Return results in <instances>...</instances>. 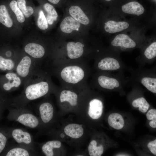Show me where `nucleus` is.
Masks as SVG:
<instances>
[{"mask_svg":"<svg viewBox=\"0 0 156 156\" xmlns=\"http://www.w3.org/2000/svg\"><path fill=\"white\" fill-rule=\"evenodd\" d=\"M90 3L89 0H67L63 11L88 29L91 23L88 14Z\"/></svg>","mask_w":156,"mask_h":156,"instance_id":"nucleus-1","label":"nucleus"},{"mask_svg":"<svg viewBox=\"0 0 156 156\" xmlns=\"http://www.w3.org/2000/svg\"><path fill=\"white\" fill-rule=\"evenodd\" d=\"M64 13L59 27L61 38L88 35V29L66 12Z\"/></svg>","mask_w":156,"mask_h":156,"instance_id":"nucleus-2","label":"nucleus"},{"mask_svg":"<svg viewBox=\"0 0 156 156\" xmlns=\"http://www.w3.org/2000/svg\"><path fill=\"white\" fill-rule=\"evenodd\" d=\"M88 35L61 38L64 42L66 54L71 60L82 57L86 51V40Z\"/></svg>","mask_w":156,"mask_h":156,"instance_id":"nucleus-3","label":"nucleus"},{"mask_svg":"<svg viewBox=\"0 0 156 156\" xmlns=\"http://www.w3.org/2000/svg\"><path fill=\"white\" fill-rule=\"evenodd\" d=\"M62 79L66 82L72 84L77 83L83 79L85 73L81 67L76 65L66 66L60 73Z\"/></svg>","mask_w":156,"mask_h":156,"instance_id":"nucleus-4","label":"nucleus"},{"mask_svg":"<svg viewBox=\"0 0 156 156\" xmlns=\"http://www.w3.org/2000/svg\"><path fill=\"white\" fill-rule=\"evenodd\" d=\"M49 90V85L46 81H42L29 86L25 90L27 98L30 100H33L46 94Z\"/></svg>","mask_w":156,"mask_h":156,"instance_id":"nucleus-5","label":"nucleus"},{"mask_svg":"<svg viewBox=\"0 0 156 156\" xmlns=\"http://www.w3.org/2000/svg\"><path fill=\"white\" fill-rule=\"evenodd\" d=\"M115 47H123L127 48H133L136 46L135 42L128 35L120 34L117 35L111 42Z\"/></svg>","mask_w":156,"mask_h":156,"instance_id":"nucleus-6","label":"nucleus"},{"mask_svg":"<svg viewBox=\"0 0 156 156\" xmlns=\"http://www.w3.org/2000/svg\"><path fill=\"white\" fill-rule=\"evenodd\" d=\"M129 26V24L125 21L117 22L109 20L105 23L104 29L106 32L112 34L125 29Z\"/></svg>","mask_w":156,"mask_h":156,"instance_id":"nucleus-7","label":"nucleus"},{"mask_svg":"<svg viewBox=\"0 0 156 156\" xmlns=\"http://www.w3.org/2000/svg\"><path fill=\"white\" fill-rule=\"evenodd\" d=\"M24 50L31 56L36 58L42 57L45 53V49L42 45L34 43L27 44L24 48Z\"/></svg>","mask_w":156,"mask_h":156,"instance_id":"nucleus-8","label":"nucleus"},{"mask_svg":"<svg viewBox=\"0 0 156 156\" xmlns=\"http://www.w3.org/2000/svg\"><path fill=\"white\" fill-rule=\"evenodd\" d=\"M103 104L100 100L94 99L89 103L88 114L93 119L99 118L101 116L103 112Z\"/></svg>","mask_w":156,"mask_h":156,"instance_id":"nucleus-9","label":"nucleus"},{"mask_svg":"<svg viewBox=\"0 0 156 156\" xmlns=\"http://www.w3.org/2000/svg\"><path fill=\"white\" fill-rule=\"evenodd\" d=\"M122 10L124 13L137 15H141L144 12L143 7L136 1L130 2L123 5Z\"/></svg>","mask_w":156,"mask_h":156,"instance_id":"nucleus-10","label":"nucleus"},{"mask_svg":"<svg viewBox=\"0 0 156 156\" xmlns=\"http://www.w3.org/2000/svg\"><path fill=\"white\" fill-rule=\"evenodd\" d=\"M31 64V59L28 56L23 57L18 64L16 69L17 74L22 77H25L29 74Z\"/></svg>","mask_w":156,"mask_h":156,"instance_id":"nucleus-11","label":"nucleus"},{"mask_svg":"<svg viewBox=\"0 0 156 156\" xmlns=\"http://www.w3.org/2000/svg\"><path fill=\"white\" fill-rule=\"evenodd\" d=\"M99 68L101 70H114L119 69L120 65L118 61L112 57H107L101 60L98 64Z\"/></svg>","mask_w":156,"mask_h":156,"instance_id":"nucleus-12","label":"nucleus"},{"mask_svg":"<svg viewBox=\"0 0 156 156\" xmlns=\"http://www.w3.org/2000/svg\"><path fill=\"white\" fill-rule=\"evenodd\" d=\"M43 8L46 12L45 16L48 25H52L57 21L58 18L57 13L54 6L50 3L45 2L43 3Z\"/></svg>","mask_w":156,"mask_h":156,"instance_id":"nucleus-13","label":"nucleus"},{"mask_svg":"<svg viewBox=\"0 0 156 156\" xmlns=\"http://www.w3.org/2000/svg\"><path fill=\"white\" fill-rule=\"evenodd\" d=\"M65 134L73 138H78L81 137L83 133L82 125L76 124H70L64 129Z\"/></svg>","mask_w":156,"mask_h":156,"instance_id":"nucleus-14","label":"nucleus"},{"mask_svg":"<svg viewBox=\"0 0 156 156\" xmlns=\"http://www.w3.org/2000/svg\"><path fill=\"white\" fill-rule=\"evenodd\" d=\"M41 119L44 123L49 122L52 118L53 108L51 104L48 102L43 103L39 107Z\"/></svg>","mask_w":156,"mask_h":156,"instance_id":"nucleus-15","label":"nucleus"},{"mask_svg":"<svg viewBox=\"0 0 156 156\" xmlns=\"http://www.w3.org/2000/svg\"><path fill=\"white\" fill-rule=\"evenodd\" d=\"M18 121L23 125L34 128L36 127L39 121L37 118L31 114H24L20 116L18 118Z\"/></svg>","mask_w":156,"mask_h":156,"instance_id":"nucleus-16","label":"nucleus"},{"mask_svg":"<svg viewBox=\"0 0 156 156\" xmlns=\"http://www.w3.org/2000/svg\"><path fill=\"white\" fill-rule=\"evenodd\" d=\"M99 85L102 88L108 89H113L115 88L118 87L120 84L115 79L107 76L101 75L98 79Z\"/></svg>","mask_w":156,"mask_h":156,"instance_id":"nucleus-17","label":"nucleus"},{"mask_svg":"<svg viewBox=\"0 0 156 156\" xmlns=\"http://www.w3.org/2000/svg\"><path fill=\"white\" fill-rule=\"evenodd\" d=\"M5 77L8 80V82L3 85V88L5 90L9 91L14 87H18L21 85V80L16 73H8L6 74Z\"/></svg>","mask_w":156,"mask_h":156,"instance_id":"nucleus-18","label":"nucleus"},{"mask_svg":"<svg viewBox=\"0 0 156 156\" xmlns=\"http://www.w3.org/2000/svg\"><path fill=\"white\" fill-rule=\"evenodd\" d=\"M109 125L114 129L119 130L122 129L124 125V121L122 116L119 114H111L108 119Z\"/></svg>","mask_w":156,"mask_h":156,"instance_id":"nucleus-19","label":"nucleus"},{"mask_svg":"<svg viewBox=\"0 0 156 156\" xmlns=\"http://www.w3.org/2000/svg\"><path fill=\"white\" fill-rule=\"evenodd\" d=\"M12 135L16 142L19 143L29 144L31 142V138L28 132L23 131L21 129H16L12 132Z\"/></svg>","mask_w":156,"mask_h":156,"instance_id":"nucleus-20","label":"nucleus"},{"mask_svg":"<svg viewBox=\"0 0 156 156\" xmlns=\"http://www.w3.org/2000/svg\"><path fill=\"white\" fill-rule=\"evenodd\" d=\"M77 95L75 93L67 90L62 91L60 96V101L61 103L66 101L73 106L77 105Z\"/></svg>","mask_w":156,"mask_h":156,"instance_id":"nucleus-21","label":"nucleus"},{"mask_svg":"<svg viewBox=\"0 0 156 156\" xmlns=\"http://www.w3.org/2000/svg\"><path fill=\"white\" fill-rule=\"evenodd\" d=\"M0 23L8 27L13 25V21L11 18L7 8L4 5H0Z\"/></svg>","mask_w":156,"mask_h":156,"instance_id":"nucleus-22","label":"nucleus"},{"mask_svg":"<svg viewBox=\"0 0 156 156\" xmlns=\"http://www.w3.org/2000/svg\"><path fill=\"white\" fill-rule=\"evenodd\" d=\"M61 145L60 142L58 140L49 141L44 144L42 147L43 153L47 156H53V149L60 148Z\"/></svg>","mask_w":156,"mask_h":156,"instance_id":"nucleus-23","label":"nucleus"},{"mask_svg":"<svg viewBox=\"0 0 156 156\" xmlns=\"http://www.w3.org/2000/svg\"><path fill=\"white\" fill-rule=\"evenodd\" d=\"M88 149L90 156H101L103 153L104 150L102 145L97 146V142L94 140H93L90 142Z\"/></svg>","mask_w":156,"mask_h":156,"instance_id":"nucleus-24","label":"nucleus"},{"mask_svg":"<svg viewBox=\"0 0 156 156\" xmlns=\"http://www.w3.org/2000/svg\"><path fill=\"white\" fill-rule=\"evenodd\" d=\"M18 6L24 16L28 18L34 13V10L31 6L26 5V0H17Z\"/></svg>","mask_w":156,"mask_h":156,"instance_id":"nucleus-25","label":"nucleus"},{"mask_svg":"<svg viewBox=\"0 0 156 156\" xmlns=\"http://www.w3.org/2000/svg\"><path fill=\"white\" fill-rule=\"evenodd\" d=\"M132 105L135 107H139V110L142 113L147 112L149 105L144 97H142L135 99L132 102Z\"/></svg>","mask_w":156,"mask_h":156,"instance_id":"nucleus-26","label":"nucleus"},{"mask_svg":"<svg viewBox=\"0 0 156 156\" xmlns=\"http://www.w3.org/2000/svg\"><path fill=\"white\" fill-rule=\"evenodd\" d=\"M142 85L152 92L156 93V79L149 77H144L141 80Z\"/></svg>","mask_w":156,"mask_h":156,"instance_id":"nucleus-27","label":"nucleus"},{"mask_svg":"<svg viewBox=\"0 0 156 156\" xmlns=\"http://www.w3.org/2000/svg\"><path fill=\"white\" fill-rule=\"evenodd\" d=\"M9 6L16 15L18 21L21 23L24 22L25 21L24 16L18 7L16 1V0L11 1L9 4Z\"/></svg>","mask_w":156,"mask_h":156,"instance_id":"nucleus-28","label":"nucleus"},{"mask_svg":"<svg viewBox=\"0 0 156 156\" xmlns=\"http://www.w3.org/2000/svg\"><path fill=\"white\" fill-rule=\"evenodd\" d=\"M14 63L11 59H5L0 56V69L5 71L11 70L14 67Z\"/></svg>","mask_w":156,"mask_h":156,"instance_id":"nucleus-29","label":"nucleus"},{"mask_svg":"<svg viewBox=\"0 0 156 156\" xmlns=\"http://www.w3.org/2000/svg\"><path fill=\"white\" fill-rule=\"evenodd\" d=\"M37 23L38 27L42 30H45L48 28V24L44 12L42 10H40L39 12Z\"/></svg>","mask_w":156,"mask_h":156,"instance_id":"nucleus-30","label":"nucleus"},{"mask_svg":"<svg viewBox=\"0 0 156 156\" xmlns=\"http://www.w3.org/2000/svg\"><path fill=\"white\" fill-rule=\"evenodd\" d=\"M29 153L26 150L20 148H14L9 151L6 156H28Z\"/></svg>","mask_w":156,"mask_h":156,"instance_id":"nucleus-31","label":"nucleus"},{"mask_svg":"<svg viewBox=\"0 0 156 156\" xmlns=\"http://www.w3.org/2000/svg\"><path fill=\"white\" fill-rule=\"evenodd\" d=\"M144 54L148 59H152L156 56V42L151 43L145 50Z\"/></svg>","mask_w":156,"mask_h":156,"instance_id":"nucleus-32","label":"nucleus"},{"mask_svg":"<svg viewBox=\"0 0 156 156\" xmlns=\"http://www.w3.org/2000/svg\"><path fill=\"white\" fill-rule=\"evenodd\" d=\"M50 3L60 8L63 11L67 0H47Z\"/></svg>","mask_w":156,"mask_h":156,"instance_id":"nucleus-33","label":"nucleus"},{"mask_svg":"<svg viewBox=\"0 0 156 156\" xmlns=\"http://www.w3.org/2000/svg\"><path fill=\"white\" fill-rule=\"evenodd\" d=\"M6 142V137L2 133L0 132V153L5 148Z\"/></svg>","mask_w":156,"mask_h":156,"instance_id":"nucleus-34","label":"nucleus"},{"mask_svg":"<svg viewBox=\"0 0 156 156\" xmlns=\"http://www.w3.org/2000/svg\"><path fill=\"white\" fill-rule=\"evenodd\" d=\"M146 118L148 120L156 119V110L152 109L149 110L146 115Z\"/></svg>","mask_w":156,"mask_h":156,"instance_id":"nucleus-35","label":"nucleus"},{"mask_svg":"<svg viewBox=\"0 0 156 156\" xmlns=\"http://www.w3.org/2000/svg\"><path fill=\"white\" fill-rule=\"evenodd\" d=\"M148 147L151 152L155 155H156V139L149 142Z\"/></svg>","mask_w":156,"mask_h":156,"instance_id":"nucleus-36","label":"nucleus"},{"mask_svg":"<svg viewBox=\"0 0 156 156\" xmlns=\"http://www.w3.org/2000/svg\"><path fill=\"white\" fill-rule=\"evenodd\" d=\"M150 126L153 128H155L156 127V119L152 120L149 122Z\"/></svg>","mask_w":156,"mask_h":156,"instance_id":"nucleus-37","label":"nucleus"},{"mask_svg":"<svg viewBox=\"0 0 156 156\" xmlns=\"http://www.w3.org/2000/svg\"><path fill=\"white\" fill-rule=\"evenodd\" d=\"M120 49L121 50L124 51L126 49V48L123 47H121Z\"/></svg>","mask_w":156,"mask_h":156,"instance_id":"nucleus-38","label":"nucleus"},{"mask_svg":"<svg viewBox=\"0 0 156 156\" xmlns=\"http://www.w3.org/2000/svg\"><path fill=\"white\" fill-rule=\"evenodd\" d=\"M60 136L62 138H63L64 137V135L63 133H61L60 135Z\"/></svg>","mask_w":156,"mask_h":156,"instance_id":"nucleus-39","label":"nucleus"},{"mask_svg":"<svg viewBox=\"0 0 156 156\" xmlns=\"http://www.w3.org/2000/svg\"><path fill=\"white\" fill-rule=\"evenodd\" d=\"M105 1H111V0H105Z\"/></svg>","mask_w":156,"mask_h":156,"instance_id":"nucleus-40","label":"nucleus"}]
</instances>
